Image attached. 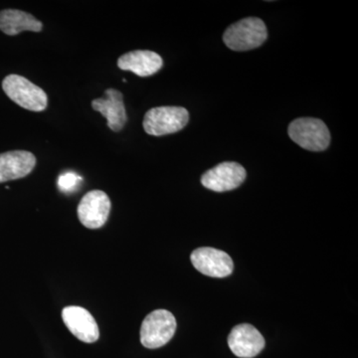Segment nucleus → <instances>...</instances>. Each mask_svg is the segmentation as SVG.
Here are the masks:
<instances>
[{"instance_id": "12", "label": "nucleus", "mask_w": 358, "mask_h": 358, "mask_svg": "<svg viewBox=\"0 0 358 358\" xmlns=\"http://www.w3.org/2000/svg\"><path fill=\"white\" fill-rule=\"evenodd\" d=\"M36 166V157L26 150L0 155V183L25 178Z\"/></svg>"}, {"instance_id": "10", "label": "nucleus", "mask_w": 358, "mask_h": 358, "mask_svg": "<svg viewBox=\"0 0 358 358\" xmlns=\"http://www.w3.org/2000/svg\"><path fill=\"white\" fill-rule=\"evenodd\" d=\"M231 352L240 358L257 357L265 348V338L255 327L249 324H238L228 336Z\"/></svg>"}, {"instance_id": "1", "label": "nucleus", "mask_w": 358, "mask_h": 358, "mask_svg": "<svg viewBox=\"0 0 358 358\" xmlns=\"http://www.w3.org/2000/svg\"><path fill=\"white\" fill-rule=\"evenodd\" d=\"M268 38L267 27L260 18L248 17L229 26L224 32V43L234 51L258 48Z\"/></svg>"}, {"instance_id": "3", "label": "nucleus", "mask_w": 358, "mask_h": 358, "mask_svg": "<svg viewBox=\"0 0 358 358\" xmlns=\"http://www.w3.org/2000/svg\"><path fill=\"white\" fill-rule=\"evenodd\" d=\"M2 89L8 98L23 109L42 112L47 108L46 93L26 78L20 75H8L2 82Z\"/></svg>"}, {"instance_id": "5", "label": "nucleus", "mask_w": 358, "mask_h": 358, "mask_svg": "<svg viewBox=\"0 0 358 358\" xmlns=\"http://www.w3.org/2000/svg\"><path fill=\"white\" fill-rule=\"evenodd\" d=\"M189 121V113L182 107H157L148 110L143 129L150 136H162L178 133Z\"/></svg>"}, {"instance_id": "6", "label": "nucleus", "mask_w": 358, "mask_h": 358, "mask_svg": "<svg viewBox=\"0 0 358 358\" xmlns=\"http://www.w3.org/2000/svg\"><path fill=\"white\" fill-rule=\"evenodd\" d=\"M246 171L241 164L226 162L206 171L202 176L201 183L212 192H230L239 187L246 179Z\"/></svg>"}, {"instance_id": "14", "label": "nucleus", "mask_w": 358, "mask_h": 358, "mask_svg": "<svg viewBox=\"0 0 358 358\" xmlns=\"http://www.w3.org/2000/svg\"><path fill=\"white\" fill-rule=\"evenodd\" d=\"M43 24L31 14L17 9L0 11V30L9 36L22 31L40 32Z\"/></svg>"}, {"instance_id": "9", "label": "nucleus", "mask_w": 358, "mask_h": 358, "mask_svg": "<svg viewBox=\"0 0 358 358\" xmlns=\"http://www.w3.org/2000/svg\"><path fill=\"white\" fill-rule=\"evenodd\" d=\"M62 319L73 336L86 343H96L100 329L93 315L82 307L69 306L63 308Z\"/></svg>"}, {"instance_id": "2", "label": "nucleus", "mask_w": 358, "mask_h": 358, "mask_svg": "<svg viewBox=\"0 0 358 358\" xmlns=\"http://www.w3.org/2000/svg\"><path fill=\"white\" fill-rule=\"evenodd\" d=\"M288 133L296 145L310 152H322L331 143V133L319 119L300 117L289 124Z\"/></svg>"}, {"instance_id": "7", "label": "nucleus", "mask_w": 358, "mask_h": 358, "mask_svg": "<svg viewBox=\"0 0 358 358\" xmlns=\"http://www.w3.org/2000/svg\"><path fill=\"white\" fill-rule=\"evenodd\" d=\"M80 222L89 229L103 227L109 218L110 200L102 190H92L80 201L78 206Z\"/></svg>"}, {"instance_id": "15", "label": "nucleus", "mask_w": 358, "mask_h": 358, "mask_svg": "<svg viewBox=\"0 0 358 358\" xmlns=\"http://www.w3.org/2000/svg\"><path fill=\"white\" fill-rule=\"evenodd\" d=\"M81 181V176H78L77 173H72V171H67V173H62L59 176L57 185L61 192L71 193L76 190Z\"/></svg>"}, {"instance_id": "8", "label": "nucleus", "mask_w": 358, "mask_h": 358, "mask_svg": "<svg viewBox=\"0 0 358 358\" xmlns=\"http://www.w3.org/2000/svg\"><path fill=\"white\" fill-rule=\"evenodd\" d=\"M190 260L197 271L208 277H228L234 270V264L231 257L226 252L211 247L194 250Z\"/></svg>"}, {"instance_id": "13", "label": "nucleus", "mask_w": 358, "mask_h": 358, "mask_svg": "<svg viewBox=\"0 0 358 358\" xmlns=\"http://www.w3.org/2000/svg\"><path fill=\"white\" fill-rule=\"evenodd\" d=\"M164 60L154 51L136 50L124 54L117 60L120 69L131 71L140 77H150L159 72Z\"/></svg>"}, {"instance_id": "4", "label": "nucleus", "mask_w": 358, "mask_h": 358, "mask_svg": "<svg viewBox=\"0 0 358 358\" xmlns=\"http://www.w3.org/2000/svg\"><path fill=\"white\" fill-rule=\"evenodd\" d=\"M176 317L166 310H155L143 320L141 327V343L150 350L166 345L176 334Z\"/></svg>"}, {"instance_id": "11", "label": "nucleus", "mask_w": 358, "mask_h": 358, "mask_svg": "<svg viewBox=\"0 0 358 358\" xmlns=\"http://www.w3.org/2000/svg\"><path fill=\"white\" fill-rule=\"evenodd\" d=\"M92 107L107 119L108 127L113 131H121L128 121L122 94L117 90L108 89L103 98L92 102Z\"/></svg>"}]
</instances>
